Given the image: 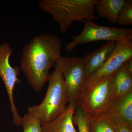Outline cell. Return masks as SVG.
I'll list each match as a JSON object with an SVG mask.
<instances>
[{
    "mask_svg": "<svg viewBox=\"0 0 132 132\" xmlns=\"http://www.w3.org/2000/svg\"><path fill=\"white\" fill-rule=\"evenodd\" d=\"M62 46L59 36L41 34L24 46L20 68L36 92H40L48 81L50 69L61 56Z\"/></svg>",
    "mask_w": 132,
    "mask_h": 132,
    "instance_id": "6da1fadb",
    "label": "cell"
},
{
    "mask_svg": "<svg viewBox=\"0 0 132 132\" xmlns=\"http://www.w3.org/2000/svg\"><path fill=\"white\" fill-rule=\"evenodd\" d=\"M98 0H42L40 8L52 15L53 21L59 23L61 32H66L73 22L93 21L95 6Z\"/></svg>",
    "mask_w": 132,
    "mask_h": 132,
    "instance_id": "7a4b0ae2",
    "label": "cell"
},
{
    "mask_svg": "<svg viewBox=\"0 0 132 132\" xmlns=\"http://www.w3.org/2000/svg\"><path fill=\"white\" fill-rule=\"evenodd\" d=\"M48 81L46 94L41 103L28 108V112L38 117L42 126L61 115L68 102V92L61 72L55 68Z\"/></svg>",
    "mask_w": 132,
    "mask_h": 132,
    "instance_id": "3957f363",
    "label": "cell"
},
{
    "mask_svg": "<svg viewBox=\"0 0 132 132\" xmlns=\"http://www.w3.org/2000/svg\"><path fill=\"white\" fill-rule=\"evenodd\" d=\"M84 27L80 34L72 37V40L65 46L71 52L78 45L99 40L113 41L132 44V29L101 26L91 21H84Z\"/></svg>",
    "mask_w": 132,
    "mask_h": 132,
    "instance_id": "277c9868",
    "label": "cell"
},
{
    "mask_svg": "<svg viewBox=\"0 0 132 132\" xmlns=\"http://www.w3.org/2000/svg\"><path fill=\"white\" fill-rule=\"evenodd\" d=\"M112 76L83 91L77 100L78 105L89 118L104 114L113 101Z\"/></svg>",
    "mask_w": 132,
    "mask_h": 132,
    "instance_id": "5b68a950",
    "label": "cell"
},
{
    "mask_svg": "<svg viewBox=\"0 0 132 132\" xmlns=\"http://www.w3.org/2000/svg\"><path fill=\"white\" fill-rule=\"evenodd\" d=\"M54 67L64 76L68 92V103L77 101L86 79L83 59L77 57L61 56Z\"/></svg>",
    "mask_w": 132,
    "mask_h": 132,
    "instance_id": "8992f818",
    "label": "cell"
},
{
    "mask_svg": "<svg viewBox=\"0 0 132 132\" xmlns=\"http://www.w3.org/2000/svg\"><path fill=\"white\" fill-rule=\"evenodd\" d=\"M13 53V48L8 43H3L0 46V77L7 92L13 122L16 126H22V117L16 109L13 98L15 86L16 83L21 82L18 78L21 69L19 67H12L10 63V58Z\"/></svg>",
    "mask_w": 132,
    "mask_h": 132,
    "instance_id": "52a82bcc",
    "label": "cell"
},
{
    "mask_svg": "<svg viewBox=\"0 0 132 132\" xmlns=\"http://www.w3.org/2000/svg\"><path fill=\"white\" fill-rule=\"evenodd\" d=\"M132 57V44L116 42L114 50L106 62L98 70L85 80L81 93L100 81L111 76Z\"/></svg>",
    "mask_w": 132,
    "mask_h": 132,
    "instance_id": "ba28073f",
    "label": "cell"
},
{
    "mask_svg": "<svg viewBox=\"0 0 132 132\" xmlns=\"http://www.w3.org/2000/svg\"><path fill=\"white\" fill-rule=\"evenodd\" d=\"M116 42L109 41L98 49L87 53L83 59L86 80L104 65L115 48Z\"/></svg>",
    "mask_w": 132,
    "mask_h": 132,
    "instance_id": "9c48e42d",
    "label": "cell"
},
{
    "mask_svg": "<svg viewBox=\"0 0 132 132\" xmlns=\"http://www.w3.org/2000/svg\"><path fill=\"white\" fill-rule=\"evenodd\" d=\"M103 114L112 119L122 121L132 127V90L112 102Z\"/></svg>",
    "mask_w": 132,
    "mask_h": 132,
    "instance_id": "30bf717a",
    "label": "cell"
},
{
    "mask_svg": "<svg viewBox=\"0 0 132 132\" xmlns=\"http://www.w3.org/2000/svg\"><path fill=\"white\" fill-rule=\"evenodd\" d=\"M77 101L69 102L63 112L56 119L42 126V132H76L73 117Z\"/></svg>",
    "mask_w": 132,
    "mask_h": 132,
    "instance_id": "8fae6325",
    "label": "cell"
},
{
    "mask_svg": "<svg viewBox=\"0 0 132 132\" xmlns=\"http://www.w3.org/2000/svg\"><path fill=\"white\" fill-rule=\"evenodd\" d=\"M113 100H115L132 90V74L125 63L114 72L111 80Z\"/></svg>",
    "mask_w": 132,
    "mask_h": 132,
    "instance_id": "7c38bea8",
    "label": "cell"
},
{
    "mask_svg": "<svg viewBox=\"0 0 132 132\" xmlns=\"http://www.w3.org/2000/svg\"><path fill=\"white\" fill-rule=\"evenodd\" d=\"M126 0H98L95 6L97 15L110 23H118V16Z\"/></svg>",
    "mask_w": 132,
    "mask_h": 132,
    "instance_id": "4fadbf2b",
    "label": "cell"
},
{
    "mask_svg": "<svg viewBox=\"0 0 132 132\" xmlns=\"http://www.w3.org/2000/svg\"><path fill=\"white\" fill-rule=\"evenodd\" d=\"M89 128L90 132H115L113 121L104 114L89 118Z\"/></svg>",
    "mask_w": 132,
    "mask_h": 132,
    "instance_id": "5bb4252c",
    "label": "cell"
},
{
    "mask_svg": "<svg viewBox=\"0 0 132 132\" xmlns=\"http://www.w3.org/2000/svg\"><path fill=\"white\" fill-rule=\"evenodd\" d=\"M73 120L74 124L77 125L79 132H90L89 117L78 103L73 117Z\"/></svg>",
    "mask_w": 132,
    "mask_h": 132,
    "instance_id": "9a60e30c",
    "label": "cell"
},
{
    "mask_svg": "<svg viewBox=\"0 0 132 132\" xmlns=\"http://www.w3.org/2000/svg\"><path fill=\"white\" fill-rule=\"evenodd\" d=\"M22 126L23 132H42V126L39 119L27 112L22 117Z\"/></svg>",
    "mask_w": 132,
    "mask_h": 132,
    "instance_id": "2e32d148",
    "label": "cell"
},
{
    "mask_svg": "<svg viewBox=\"0 0 132 132\" xmlns=\"http://www.w3.org/2000/svg\"><path fill=\"white\" fill-rule=\"evenodd\" d=\"M118 23L123 27L132 25V0H126L119 14Z\"/></svg>",
    "mask_w": 132,
    "mask_h": 132,
    "instance_id": "e0dca14e",
    "label": "cell"
},
{
    "mask_svg": "<svg viewBox=\"0 0 132 132\" xmlns=\"http://www.w3.org/2000/svg\"><path fill=\"white\" fill-rule=\"evenodd\" d=\"M111 119L114 123L115 132H132V127L130 125L122 121Z\"/></svg>",
    "mask_w": 132,
    "mask_h": 132,
    "instance_id": "ac0fdd59",
    "label": "cell"
},
{
    "mask_svg": "<svg viewBox=\"0 0 132 132\" xmlns=\"http://www.w3.org/2000/svg\"><path fill=\"white\" fill-rule=\"evenodd\" d=\"M125 64L128 70L132 74V57L128 59L125 62Z\"/></svg>",
    "mask_w": 132,
    "mask_h": 132,
    "instance_id": "d6986e66",
    "label": "cell"
}]
</instances>
